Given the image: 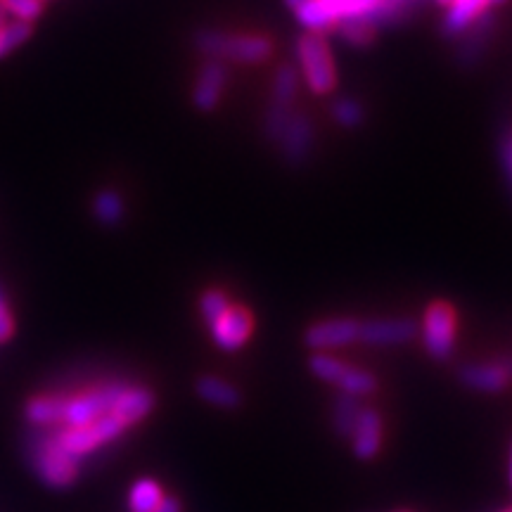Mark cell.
Returning a JSON list of instances; mask_svg holds the SVG:
<instances>
[{"instance_id":"cell-39","label":"cell","mask_w":512,"mask_h":512,"mask_svg":"<svg viewBox=\"0 0 512 512\" xmlns=\"http://www.w3.org/2000/svg\"><path fill=\"white\" fill-rule=\"evenodd\" d=\"M510 484H512V448H510Z\"/></svg>"},{"instance_id":"cell-29","label":"cell","mask_w":512,"mask_h":512,"mask_svg":"<svg viewBox=\"0 0 512 512\" xmlns=\"http://www.w3.org/2000/svg\"><path fill=\"white\" fill-rule=\"evenodd\" d=\"M230 297L223 290H216V287H211V290H204L202 297H200V313L204 318V323L211 325L216 318L221 316V313H226L230 309Z\"/></svg>"},{"instance_id":"cell-12","label":"cell","mask_w":512,"mask_h":512,"mask_svg":"<svg viewBox=\"0 0 512 512\" xmlns=\"http://www.w3.org/2000/svg\"><path fill=\"white\" fill-rule=\"evenodd\" d=\"M228 64L219 60H204L192 86V105L204 114H211L221 105L228 86Z\"/></svg>"},{"instance_id":"cell-23","label":"cell","mask_w":512,"mask_h":512,"mask_svg":"<svg viewBox=\"0 0 512 512\" xmlns=\"http://www.w3.org/2000/svg\"><path fill=\"white\" fill-rule=\"evenodd\" d=\"M93 216L107 228L119 226L126 216L124 197H121L114 188H102L98 195L93 197Z\"/></svg>"},{"instance_id":"cell-8","label":"cell","mask_w":512,"mask_h":512,"mask_svg":"<svg viewBox=\"0 0 512 512\" xmlns=\"http://www.w3.org/2000/svg\"><path fill=\"white\" fill-rule=\"evenodd\" d=\"M358 325L356 318H328L318 320L306 328L304 344L313 354H328L332 349L349 347L351 342H358Z\"/></svg>"},{"instance_id":"cell-40","label":"cell","mask_w":512,"mask_h":512,"mask_svg":"<svg viewBox=\"0 0 512 512\" xmlns=\"http://www.w3.org/2000/svg\"><path fill=\"white\" fill-rule=\"evenodd\" d=\"M437 3H441V5H448V3H451V0H437Z\"/></svg>"},{"instance_id":"cell-9","label":"cell","mask_w":512,"mask_h":512,"mask_svg":"<svg viewBox=\"0 0 512 512\" xmlns=\"http://www.w3.org/2000/svg\"><path fill=\"white\" fill-rule=\"evenodd\" d=\"M418 337V320L413 318H370L358 325V339L370 347H399Z\"/></svg>"},{"instance_id":"cell-35","label":"cell","mask_w":512,"mask_h":512,"mask_svg":"<svg viewBox=\"0 0 512 512\" xmlns=\"http://www.w3.org/2000/svg\"><path fill=\"white\" fill-rule=\"evenodd\" d=\"M503 157H505V164H508V171L512 176V136L505 140V147H503Z\"/></svg>"},{"instance_id":"cell-10","label":"cell","mask_w":512,"mask_h":512,"mask_svg":"<svg viewBox=\"0 0 512 512\" xmlns=\"http://www.w3.org/2000/svg\"><path fill=\"white\" fill-rule=\"evenodd\" d=\"M252 330H254L252 311L238 304H230V309L226 313H221V316L209 325L211 339H214L216 347L223 351H238L245 347L249 337H252Z\"/></svg>"},{"instance_id":"cell-37","label":"cell","mask_w":512,"mask_h":512,"mask_svg":"<svg viewBox=\"0 0 512 512\" xmlns=\"http://www.w3.org/2000/svg\"><path fill=\"white\" fill-rule=\"evenodd\" d=\"M5 22H8V15H5L3 5H0V29H3V27H5Z\"/></svg>"},{"instance_id":"cell-30","label":"cell","mask_w":512,"mask_h":512,"mask_svg":"<svg viewBox=\"0 0 512 512\" xmlns=\"http://www.w3.org/2000/svg\"><path fill=\"white\" fill-rule=\"evenodd\" d=\"M318 3H323L335 19H344L368 15L377 5V0H318Z\"/></svg>"},{"instance_id":"cell-31","label":"cell","mask_w":512,"mask_h":512,"mask_svg":"<svg viewBox=\"0 0 512 512\" xmlns=\"http://www.w3.org/2000/svg\"><path fill=\"white\" fill-rule=\"evenodd\" d=\"M0 5H3L5 15L29 24H34V19L41 17L43 12V0H0Z\"/></svg>"},{"instance_id":"cell-41","label":"cell","mask_w":512,"mask_h":512,"mask_svg":"<svg viewBox=\"0 0 512 512\" xmlns=\"http://www.w3.org/2000/svg\"><path fill=\"white\" fill-rule=\"evenodd\" d=\"M503 512H512V508L510 510H503Z\"/></svg>"},{"instance_id":"cell-25","label":"cell","mask_w":512,"mask_h":512,"mask_svg":"<svg viewBox=\"0 0 512 512\" xmlns=\"http://www.w3.org/2000/svg\"><path fill=\"white\" fill-rule=\"evenodd\" d=\"M164 491L155 479H138L128 491V510L131 512H155L164 501Z\"/></svg>"},{"instance_id":"cell-11","label":"cell","mask_w":512,"mask_h":512,"mask_svg":"<svg viewBox=\"0 0 512 512\" xmlns=\"http://www.w3.org/2000/svg\"><path fill=\"white\" fill-rule=\"evenodd\" d=\"M313 140H316V126L306 112H292L287 119L283 136L275 145L280 147L283 162L290 166H304L306 159L311 157Z\"/></svg>"},{"instance_id":"cell-22","label":"cell","mask_w":512,"mask_h":512,"mask_svg":"<svg viewBox=\"0 0 512 512\" xmlns=\"http://www.w3.org/2000/svg\"><path fill=\"white\" fill-rule=\"evenodd\" d=\"M294 17H297V22L302 24L309 34H318V36H325L328 31H335V24H337V19L330 15V10L325 8L323 3H318V0H304V3L294 10Z\"/></svg>"},{"instance_id":"cell-4","label":"cell","mask_w":512,"mask_h":512,"mask_svg":"<svg viewBox=\"0 0 512 512\" xmlns=\"http://www.w3.org/2000/svg\"><path fill=\"white\" fill-rule=\"evenodd\" d=\"M294 57L299 62V76L316 95H330L337 88V67L332 60L330 43L325 36L304 34L294 43Z\"/></svg>"},{"instance_id":"cell-16","label":"cell","mask_w":512,"mask_h":512,"mask_svg":"<svg viewBox=\"0 0 512 512\" xmlns=\"http://www.w3.org/2000/svg\"><path fill=\"white\" fill-rule=\"evenodd\" d=\"M458 380L463 382L465 387L477 389V392L498 394L508 387L510 375L508 370L503 368V363H470V366L460 368Z\"/></svg>"},{"instance_id":"cell-19","label":"cell","mask_w":512,"mask_h":512,"mask_svg":"<svg viewBox=\"0 0 512 512\" xmlns=\"http://www.w3.org/2000/svg\"><path fill=\"white\" fill-rule=\"evenodd\" d=\"M195 392L202 401H207L209 406L223 408V411H235V408H240L242 403L240 389L216 375H202L195 384Z\"/></svg>"},{"instance_id":"cell-21","label":"cell","mask_w":512,"mask_h":512,"mask_svg":"<svg viewBox=\"0 0 512 512\" xmlns=\"http://www.w3.org/2000/svg\"><path fill=\"white\" fill-rule=\"evenodd\" d=\"M420 3L422 0H377L375 8L363 17H366L375 29L396 27V24L411 19L413 12L420 8Z\"/></svg>"},{"instance_id":"cell-2","label":"cell","mask_w":512,"mask_h":512,"mask_svg":"<svg viewBox=\"0 0 512 512\" xmlns=\"http://www.w3.org/2000/svg\"><path fill=\"white\" fill-rule=\"evenodd\" d=\"M31 467L50 489H67L79 477V460L60 446L53 430H36L27 441Z\"/></svg>"},{"instance_id":"cell-7","label":"cell","mask_w":512,"mask_h":512,"mask_svg":"<svg viewBox=\"0 0 512 512\" xmlns=\"http://www.w3.org/2000/svg\"><path fill=\"white\" fill-rule=\"evenodd\" d=\"M422 344L434 361H448L456 351L458 313L444 299H437L427 306L422 316Z\"/></svg>"},{"instance_id":"cell-34","label":"cell","mask_w":512,"mask_h":512,"mask_svg":"<svg viewBox=\"0 0 512 512\" xmlns=\"http://www.w3.org/2000/svg\"><path fill=\"white\" fill-rule=\"evenodd\" d=\"M155 512H183V505L176 496H164V501L159 503V508Z\"/></svg>"},{"instance_id":"cell-15","label":"cell","mask_w":512,"mask_h":512,"mask_svg":"<svg viewBox=\"0 0 512 512\" xmlns=\"http://www.w3.org/2000/svg\"><path fill=\"white\" fill-rule=\"evenodd\" d=\"M349 441L354 446L356 458L373 460L382 448V415L375 408L363 406Z\"/></svg>"},{"instance_id":"cell-18","label":"cell","mask_w":512,"mask_h":512,"mask_svg":"<svg viewBox=\"0 0 512 512\" xmlns=\"http://www.w3.org/2000/svg\"><path fill=\"white\" fill-rule=\"evenodd\" d=\"M62 411L64 396L43 394L27 401V406H24V418H27L29 425L36 427V430H53V427L62 425Z\"/></svg>"},{"instance_id":"cell-17","label":"cell","mask_w":512,"mask_h":512,"mask_svg":"<svg viewBox=\"0 0 512 512\" xmlns=\"http://www.w3.org/2000/svg\"><path fill=\"white\" fill-rule=\"evenodd\" d=\"M152 411H155V394L143 387V384H126V389L121 392L112 413L124 418L128 427H133L138 422H143Z\"/></svg>"},{"instance_id":"cell-5","label":"cell","mask_w":512,"mask_h":512,"mask_svg":"<svg viewBox=\"0 0 512 512\" xmlns=\"http://www.w3.org/2000/svg\"><path fill=\"white\" fill-rule=\"evenodd\" d=\"M126 389V382L112 380L98 387L86 389V392L64 396V411L60 427H83L91 425L102 415L112 413L117 406L121 392Z\"/></svg>"},{"instance_id":"cell-14","label":"cell","mask_w":512,"mask_h":512,"mask_svg":"<svg viewBox=\"0 0 512 512\" xmlns=\"http://www.w3.org/2000/svg\"><path fill=\"white\" fill-rule=\"evenodd\" d=\"M496 34V17L494 12L479 17L470 29L458 36L456 48V62L460 67H475V62L486 53L491 38Z\"/></svg>"},{"instance_id":"cell-36","label":"cell","mask_w":512,"mask_h":512,"mask_svg":"<svg viewBox=\"0 0 512 512\" xmlns=\"http://www.w3.org/2000/svg\"><path fill=\"white\" fill-rule=\"evenodd\" d=\"M304 3V0H285V5H287V8H290L292 12L294 10H297L299 8V5H302Z\"/></svg>"},{"instance_id":"cell-13","label":"cell","mask_w":512,"mask_h":512,"mask_svg":"<svg viewBox=\"0 0 512 512\" xmlns=\"http://www.w3.org/2000/svg\"><path fill=\"white\" fill-rule=\"evenodd\" d=\"M508 3V0H451L446 5V17L441 22V34L446 38H458L467 31L479 17L489 15L498 5Z\"/></svg>"},{"instance_id":"cell-26","label":"cell","mask_w":512,"mask_h":512,"mask_svg":"<svg viewBox=\"0 0 512 512\" xmlns=\"http://www.w3.org/2000/svg\"><path fill=\"white\" fill-rule=\"evenodd\" d=\"M335 31L344 38V41L349 43V46H354V48L373 46L375 34H377V29L368 22L366 17H344V19H337Z\"/></svg>"},{"instance_id":"cell-3","label":"cell","mask_w":512,"mask_h":512,"mask_svg":"<svg viewBox=\"0 0 512 512\" xmlns=\"http://www.w3.org/2000/svg\"><path fill=\"white\" fill-rule=\"evenodd\" d=\"M126 430L128 422L124 418H119L117 413L102 415V418L91 422V425L83 427H53L60 446L69 453V456L79 460V463L83 458L98 453L100 448L114 444L119 437H124Z\"/></svg>"},{"instance_id":"cell-6","label":"cell","mask_w":512,"mask_h":512,"mask_svg":"<svg viewBox=\"0 0 512 512\" xmlns=\"http://www.w3.org/2000/svg\"><path fill=\"white\" fill-rule=\"evenodd\" d=\"M309 370L318 380L332 384V387L339 389V394L356 396V399H363V396H370L377 389V377L368 370L349 366V363L339 361L332 354H313L309 361Z\"/></svg>"},{"instance_id":"cell-20","label":"cell","mask_w":512,"mask_h":512,"mask_svg":"<svg viewBox=\"0 0 512 512\" xmlns=\"http://www.w3.org/2000/svg\"><path fill=\"white\" fill-rule=\"evenodd\" d=\"M299 83H302V76H299L297 67H292V64H280V67L275 69L271 83V100H268V107H273V110H294V102H297L299 95Z\"/></svg>"},{"instance_id":"cell-33","label":"cell","mask_w":512,"mask_h":512,"mask_svg":"<svg viewBox=\"0 0 512 512\" xmlns=\"http://www.w3.org/2000/svg\"><path fill=\"white\" fill-rule=\"evenodd\" d=\"M15 335V318L8 309V299H5L3 287H0V342H8Z\"/></svg>"},{"instance_id":"cell-32","label":"cell","mask_w":512,"mask_h":512,"mask_svg":"<svg viewBox=\"0 0 512 512\" xmlns=\"http://www.w3.org/2000/svg\"><path fill=\"white\" fill-rule=\"evenodd\" d=\"M294 110H273V107H266V114H264V136L266 140H271L275 145L283 136L285 126H287V119H290V114Z\"/></svg>"},{"instance_id":"cell-27","label":"cell","mask_w":512,"mask_h":512,"mask_svg":"<svg viewBox=\"0 0 512 512\" xmlns=\"http://www.w3.org/2000/svg\"><path fill=\"white\" fill-rule=\"evenodd\" d=\"M31 34H34V24L19 22V19L5 22V27L0 29V60L8 57L12 50H17L22 43H27Z\"/></svg>"},{"instance_id":"cell-28","label":"cell","mask_w":512,"mask_h":512,"mask_svg":"<svg viewBox=\"0 0 512 512\" xmlns=\"http://www.w3.org/2000/svg\"><path fill=\"white\" fill-rule=\"evenodd\" d=\"M332 119H335L337 126L342 128H358L366 121V110L363 105L354 98H337L330 107Z\"/></svg>"},{"instance_id":"cell-24","label":"cell","mask_w":512,"mask_h":512,"mask_svg":"<svg viewBox=\"0 0 512 512\" xmlns=\"http://www.w3.org/2000/svg\"><path fill=\"white\" fill-rule=\"evenodd\" d=\"M363 403L361 399L349 394H339L335 399V406H332V427H335L337 437L351 439V432H354L358 415H361Z\"/></svg>"},{"instance_id":"cell-1","label":"cell","mask_w":512,"mask_h":512,"mask_svg":"<svg viewBox=\"0 0 512 512\" xmlns=\"http://www.w3.org/2000/svg\"><path fill=\"white\" fill-rule=\"evenodd\" d=\"M192 46L207 60L261 64L273 55L271 38L264 34H235L226 29H200L192 36Z\"/></svg>"},{"instance_id":"cell-38","label":"cell","mask_w":512,"mask_h":512,"mask_svg":"<svg viewBox=\"0 0 512 512\" xmlns=\"http://www.w3.org/2000/svg\"><path fill=\"white\" fill-rule=\"evenodd\" d=\"M503 363V368L508 370V375L512 377V358H505V361H501Z\"/></svg>"}]
</instances>
